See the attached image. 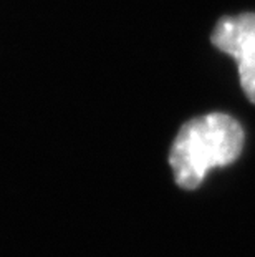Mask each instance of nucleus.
Returning a JSON list of instances; mask_svg holds the SVG:
<instances>
[{"mask_svg": "<svg viewBox=\"0 0 255 257\" xmlns=\"http://www.w3.org/2000/svg\"><path fill=\"white\" fill-rule=\"evenodd\" d=\"M210 42L237 62L242 90L255 103V14L222 17L210 34Z\"/></svg>", "mask_w": 255, "mask_h": 257, "instance_id": "2", "label": "nucleus"}, {"mask_svg": "<svg viewBox=\"0 0 255 257\" xmlns=\"http://www.w3.org/2000/svg\"><path fill=\"white\" fill-rule=\"evenodd\" d=\"M245 133L234 116L209 113L189 119L179 130L169 151L177 186L196 189L214 168L232 165L242 153Z\"/></svg>", "mask_w": 255, "mask_h": 257, "instance_id": "1", "label": "nucleus"}]
</instances>
